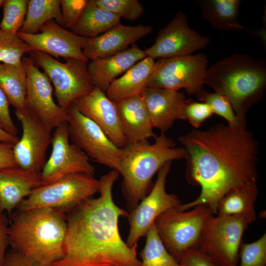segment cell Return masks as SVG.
Listing matches in <instances>:
<instances>
[{
    "instance_id": "obj_19",
    "label": "cell",
    "mask_w": 266,
    "mask_h": 266,
    "mask_svg": "<svg viewBox=\"0 0 266 266\" xmlns=\"http://www.w3.org/2000/svg\"><path fill=\"white\" fill-rule=\"evenodd\" d=\"M153 128L164 133L177 120H184L186 102L179 91L147 87L141 94Z\"/></svg>"
},
{
    "instance_id": "obj_15",
    "label": "cell",
    "mask_w": 266,
    "mask_h": 266,
    "mask_svg": "<svg viewBox=\"0 0 266 266\" xmlns=\"http://www.w3.org/2000/svg\"><path fill=\"white\" fill-rule=\"evenodd\" d=\"M210 41L209 36L189 27L187 15L180 10L160 31L154 44L144 51L146 57L154 60L185 56L206 47Z\"/></svg>"
},
{
    "instance_id": "obj_33",
    "label": "cell",
    "mask_w": 266,
    "mask_h": 266,
    "mask_svg": "<svg viewBox=\"0 0 266 266\" xmlns=\"http://www.w3.org/2000/svg\"><path fill=\"white\" fill-rule=\"evenodd\" d=\"M197 97L200 101L208 104L213 114L224 118L228 124L233 127L246 126V123L237 117L229 101L221 94L203 90Z\"/></svg>"
},
{
    "instance_id": "obj_22",
    "label": "cell",
    "mask_w": 266,
    "mask_h": 266,
    "mask_svg": "<svg viewBox=\"0 0 266 266\" xmlns=\"http://www.w3.org/2000/svg\"><path fill=\"white\" fill-rule=\"evenodd\" d=\"M145 57L144 51L133 44L122 52L91 61L88 72L94 87L105 93L113 81Z\"/></svg>"
},
{
    "instance_id": "obj_38",
    "label": "cell",
    "mask_w": 266,
    "mask_h": 266,
    "mask_svg": "<svg viewBox=\"0 0 266 266\" xmlns=\"http://www.w3.org/2000/svg\"><path fill=\"white\" fill-rule=\"evenodd\" d=\"M178 263L179 266H218L197 248L185 251Z\"/></svg>"
},
{
    "instance_id": "obj_7",
    "label": "cell",
    "mask_w": 266,
    "mask_h": 266,
    "mask_svg": "<svg viewBox=\"0 0 266 266\" xmlns=\"http://www.w3.org/2000/svg\"><path fill=\"white\" fill-rule=\"evenodd\" d=\"M206 205H199L189 211L168 209L154 221L158 235L169 253L179 263L187 250L198 248L202 229L212 215Z\"/></svg>"
},
{
    "instance_id": "obj_17",
    "label": "cell",
    "mask_w": 266,
    "mask_h": 266,
    "mask_svg": "<svg viewBox=\"0 0 266 266\" xmlns=\"http://www.w3.org/2000/svg\"><path fill=\"white\" fill-rule=\"evenodd\" d=\"M39 33L17 35L32 49L52 57L71 58L88 62L83 53L87 38L78 35L52 20L46 23Z\"/></svg>"
},
{
    "instance_id": "obj_10",
    "label": "cell",
    "mask_w": 266,
    "mask_h": 266,
    "mask_svg": "<svg viewBox=\"0 0 266 266\" xmlns=\"http://www.w3.org/2000/svg\"><path fill=\"white\" fill-rule=\"evenodd\" d=\"M208 60L203 54L159 59L155 63L148 87L179 91L197 96L203 90Z\"/></svg>"
},
{
    "instance_id": "obj_25",
    "label": "cell",
    "mask_w": 266,
    "mask_h": 266,
    "mask_svg": "<svg viewBox=\"0 0 266 266\" xmlns=\"http://www.w3.org/2000/svg\"><path fill=\"white\" fill-rule=\"evenodd\" d=\"M201 15L215 29L239 32L246 29L239 18L240 0H198Z\"/></svg>"
},
{
    "instance_id": "obj_36",
    "label": "cell",
    "mask_w": 266,
    "mask_h": 266,
    "mask_svg": "<svg viewBox=\"0 0 266 266\" xmlns=\"http://www.w3.org/2000/svg\"><path fill=\"white\" fill-rule=\"evenodd\" d=\"M213 113L208 104L202 101L187 100L184 108V120L198 129Z\"/></svg>"
},
{
    "instance_id": "obj_14",
    "label": "cell",
    "mask_w": 266,
    "mask_h": 266,
    "mask_svg": "<svg viewBox=\"0 0 266 266\" xmlns=\"http://www.w3.org/2000/svg\"><path fill=\"white\" fill-rule=\"evenodd\" d=\"M69 137L67 122L55 128L51 136V153L40 172L42 185L73 173L94 175L95 169L89 157L74 144H70Z\"/></svg>"
},
{
    "instance_id": "obj_26",
    "label": "cell",
    "mask_w": 266,
    "mask_h": 266,
    "mask_svg": "<svg viewBox=\"0 0 266 266\" xmlns=\"http://www.w3.org/2000/svg\"><path fill=\"white\" fill-rule=\"evenodd\" d=\"M121 18L97 5L95 0H88L82 15L70 30L78 35L94 38L120 24Z\"/></svg>"
},
{
    "instance_id": "obj_34",
    "label": "cell",
    "mask_w": 266,
    "mask_h": 266,
    "mask_svg": "<svg viewBox=\"0 0 266 266\" xmlns=\"http://www.w3.org/2000/svg\"><path fill=\"white\" fill-rule=\"evenodd\" d=\"M99 6L127 20L134 21L141 17L144 8L137 0H95Z\"/></svg>"
},
{
    "instance_id": "obj_37",
    "label": "cell",
    "mask_w": 266,
    "mask_h": 266,
    "mask_svg": "<svg viewBox=\"0 0 266 266\" xmlns=\"http://www.w3.org/2000/svg\"><path fill=\"white\" fill-rule=\"evenodd\" d=\"M88 0H60L62 26L71 29L82 15Z\"/></svg>"
},
{
    "instance_id": "obj_31",
    "label": "cell",
    "mask_w": 266,
    "mask_h": 266,
    "mask_svg": "<svg viewBox=\"0 0 266 266\" xmlns=\"http://www.w3.org/2000/svg\"><path fill=\"white\" fill-rule=\"evenodd\" d=\"M33 51L17 33L0 29V63L19 64L24 55Z\"/></svg>"
},
{
    "instance_id": "obj_2",
    "label": "cell",
    "mask_w": 266,
    "mask_h": 266,
    "mask_svg": "<svg viewBox=\"0 0 266 266\" xmlns=\"http://www.w3.org/2000/svg\"><path fill=\"white\" fill-rule=\"evenodd\" d=\"M119 174L112 170L102 176L99 197L85 199L66 214L64 255L51 266H141L137 244L129 246L119 231L120 217L129 213L113 199Z\"/></svg>"
},
{
    "instance_id": "obj_43",
    "label": "cell",
    "mask_w": 266,
    "mask_h": 266,
    "mask_svg": "<svg viewBox=\"0 0 266 266\" xmlns=\"http://www.w3.org/2000/svg\"><path fill=\"white\" fill-rule=\"evenodd\" d=\"M19 139L17 136L7 133L0 127V142L9 143L14 145Z\"/></svg>"
},
{
    "instance_id": "obj_1",
    "label": "cell",
    "mask_w": 266,
    "mask_h": 266,
    "mask_svg": "<svg viewBox=\"0 0 266 266\" xmlns=\"http://www.w3.org/2000/svg\"><path fill=\"white\" fill-rule=\"evenodd\" d=\"M179 141L186 153V180L201 189L197 199L179 205L177 211L206 205L216 214L218 203L227 192L257 180L259 144L246 126L219 123L205 130L195 129Z\"/></svg>"
},
{
    "instance_id": "obj_39",
    "label": "cell",
    "mask_w": 266,
    "mask_h": 266,
    "mask_svg": "<svg viewBox=\"0 0 266 266\" xmlns=\"http://www.w3.org/2000/svg\"><path fill=\"white\" fill-rule=\"evenodd\" d=\"M9 104L7 98L0 88V127L7 133L17 136L18 130L12 119Z\"/></svg>"
},
{
    "instance_id": "obj_27",
    "label": "cell",
    "mask_w": 266,
    "mask_h": 266,
    "mask_svg": "<svg viewBox=\"0 0 266 266\" xmlns=\"http://www.w3.org/2000/svg\"><path fill=\"white\" fill-rule=\"evenodd\" d=\"M257 180L240 184L230 190L219 200L217 215L231 216L255 213L258 196Z\"/></svg>"
},
{
    "instance_id": "obj_24",
    "label": "cell",
    "mask_w": 266,
    "mask_h": 266,
    "mask_svg": "<svg viewBox=\"0 0 266 266\" xmlns=\"http://www.w3.org/2000/svg\"><path fill=\"white\" fill-rule=\"evenodd\" d=\"M155 62L148 57L139 61L124 74L113 81L105 94L116 102L135 95H141L146 87Z\"/></svg>"
},
{
    "instance_id": "obj_35",
    "label": "cell",
    "mask_w": 266,
    "mask_h": 266,
    "mask_svg": "<svg viewBox=\"0 0 266 266\" xmlns=\"http://www.w3.org/2000/svg\"><path fill=\"white\" fill-rule=\"evenodd\" d=\"M239 266H266V233L251 243H241Z\"/></svg>"
},
{
    "instance_id": "obj_32",
    "label": "cell",
    "mask_w": 266,
    "mask_h": 266,
    "mask_svg": "<svg viewBox=\"0 0 266 266\" xmlns=\"http://www.w3.org/2000/svg\"><path fill=\"white\" fill-rule=\"evenodd\" d=\"M29 0H4L0 29L17 33L23 26Z\"/></svg>"
},
{
    "instance_id": "obj_29",
    "label": "cell",
    "mask_w": 266,
    "mask_h": 266,
    "mask_svg": "<svg viewBox=\"0 0 266 266\" xmlns=\"http://www.w3.org/2000/svg\"><path fill=\"white\" fill-rule=\"evenodd\" d=\"M52 20L62 26L60 0H29L26 18L19 32L29 34L38 33Z\"/></svg>"
},
{
    "instance_id": "obj_21",
    "label": "cell",
    "mask_w": 266,
    "mask_h": 266,
    "mask_svg": "<svg viewBox=\"0 0 266 266\" xmlns=\"http://www.w3.org/2000/svg\"><path fill=\"white\" fill-rule=\"evenodd\" d=\"M41 186L40 173L19 166L0 169V212L6 211L10 217L24 198Z\"/></svg>"
},
{
    "instance_id": "obj_40",
    "label": "cell",
    "mask_w": 266,
    "mask_h": 266,
    "mask_svg": "<svg viewBox=\"0 0 266 266\" xmlns=\"http://www.w3.org/2000/svg\"><path fill=\"white\" fill-rule=\"evenodd\" d=\"M8 222L3 212H0V266H4L6 250L10 245L8 234Z\"/></svg>"
},
{
    "instance_id": "obj_6",
    "label": "cell",
    "mask_w": 266,
    "mask_h": 266,
    "mask_svg": "<svg viewBox=\"0 0 266 266\" xmlns=\"http://www.w3.org/2000/svg\"><path fill=\"white\" fill-rule=\"evenodd\" d=\"M256 214L211 216L201 232L198 249L218 266H238L242 238Z\"/></svg>"
},
{
    "instance_id": "obj_4",
    "label": "cell",
    "mask_w": 266,
    "mask_h": 266,
    "mask_svg": "<svg viewBox=\"0 0 266 266\" xmlns=\"http://www.w3.org/2000/svg\"><path fill=\"white\" fill-rule=\"evenodd\" d=\"M204 84L229 101L237 117L246 115L260 101L266 90V62L243 54H233L207 69Z\"/></svg>"
},
{
    "instance_id": "obj_11",
    "label": "cell",
    "mask_w": 266,
    "mask_h": 266,
    "mask_svg": "<svg viewBox=\"0 0 266 266\" xmlns=\"http://www.w3.org/2000/svg\"><path fill=\"white\" fill-rule=\"evenodd\" d=\"M69 137L95 162L120 171L122 152L93 121L71 104L66 109Z\"/></svg>"
},
{
    "instance_id": "obj_23",
    "label": "cell",
    "mask_w": 266,
    "mask_h": 266,
    "mask_svg": "<svg viewBox=\"0 0 266 266\" xmlns=\"http://www.w3.org/2000/svg\"><path fill=\"white\" fill-rule=\"evenodd\" d=\"M123 133L128 143L147 140L154 133L149 116L141 95L115 102Z\"/></svg>"
},
{
    "instance_id": "obj_3",
    "label": "cell",
    "mask_w": 266,
    "mask_h": 266,
    "mask_svg": "<svg viewBox=\"0 0 266 266\" xmlns=\"http://www.w3.org/2000/svg\"><path fill=\"white\" fill-rule=\"evenodd\" d=\"M8 234L12 250L41 266H51L64 255L66 215L49 207L12 213Z\"/></svg>"
},
{
    "instance_id": "obj_20",
    "label": "cell",
    "mask_w": 266,
    "mask_h": 266,
    "mask_svg": "<svg viewBox=\"0 0 266 266\" xmlns=\"http://www.w3.org/2000/svg\"><path fill=\"white\" fill-rule=\"evenodd\" d=\"M149 25L126 26L119 24L97 37L87 38L83 53L89 61L122 52L130 45L150 34Z\"/></svg>"
},
{
    "instance_id": "obj_12",
    "label": "cell",
    "mask_w": 266,
    "mask_h": 266,
    "mask_svg": "<svg viewBox=\"0 0 266 266\" xmlns=\"http://www.w3.org/2000/svg\"><path fill=\"white\" fill-rule=\"evenodd\" d=\"M171 162L166 164L158 172L155 183L145 197L128 215L130 230L126 243L132 247L145 236L156 218L165 211L182 204L178 197L166 191V184Z\"/></svg>"
},
{
    "instance_id": "obj_44",
    "label": "cell",
    "mask_w": 266,
    "mask_h": 266,
    "mask_svg": "<svg viewBox=\"0 0 266 266\" xmlns=\"http://www.w3.org/2000/svg\"><path fill=\"white\" fill-rule=\"evenodd\" d=\"M4 0H0V6L2 5Z\"/></svg>"
},
{
    "instance_id": "obj_5",
    "label": "cell",
    "mask_w": 266,
    "mask_h": 266,
    "mask_svg": "<svg viewBox=\"0 0 266 266\" xmlns=\"http://www.w3.org/2000/svg\"><path fill=\"white\" fill-rule=\"evenodd\" d=\"M155 142L147 140L128 143L121 148L122 155L119 173L123 176L122 191L127 209L133 210L152 189V179L168 162L185 159V149L176 147L174 140L161 133Z\"/></svg>"
},
{
    "instance_id": "obj_16",
    "label": "cell",
    "mask_w": 266,
    "mask_h": 266,
    "mask_svg": "<svg viewBox=\"0 0 266 266\" xmlns=\"http://www.w3.org/2000/svg\"><path fill=\"white\" fill-rule=\"evenodd\" d=\"M27 66L25 108L38 116L51 129L66 122V110L54 100L53 87L47 76L30 57H24Z\"/></svg>"
},
{
    "instance_id": "obj_13",
    "label": "cell",
    "mask_w": 266,
    "mask_h": 266,
    "mask_svg": "<svg viewBox=\"0 0 266 266\" xmlns=\"http://www.w3.org/2000/svg\"><path fill=\"white\" fill-rule=\"evenodd\" d=\"M15 113L23 130L21 139L13 147L17 165L23 169L40 173L46 163L52 129L26 108L21 111H15Z\"/></svg>"
},
{
    "instance_id": "obj_42",
    "label": "cell",
    "mask_w": 266,
    "mask_h": 266,
    "mask_svg": "<svg viewBox=\"0 0 266 266\" xmlns=\"http://www.w3.org/2000/svg\"><path fill=\"white\" fill-rule=\"evenodd\" d=\"M3 266H41L11 249L5 255Z\"/></svg>"
},
{
    "instance_id": "obj_8",
    "label": "cell",
    "mask_w": 266,
    "mask_h": 266,
    "mask_svg": "<svg viewBox=\"0 0 266 266\" xmlns=\"http://www.w3.org/2000/svg\"><path fill=\"white\" fill-rule=\"evenodd\" d=\"M99 188V181L93 175L81 172L69 174L33 189L17 210L49 207L66 215L82 200L98 193Z\"/></svg>"
},
{
    "instance_id": "obj_30",
    "label": "cell",
    "mask_w": 266,
    "mask_h": 266,
    "mask_svg": "<svg viewBox=\"0 0 266 266\" xmlns=\"http://www.w3.org/2000/svg\"><path fill=\"white\" fill-rule=\"evenodd\" d=\"M145 236L144 247L139 253L141 266H179L161 240L154 223Z\"/></svg>"
},
{
    "instance_id": "obj_28",
    "label": "cell",
    "mask_w": 266,
    "mask_h": 266,
    "mask_svg": "<svg viewBox=\"0 0 266 266\" xmlns=\"http://www.w3.org/2000/svg\"><path fill=\"white\" fill-rule=\"evenodd\" d=\"M0 88L15 111L25 109L27 66L24 57L19 64L0 63Z\"/></svg>"
},
{
    "instance_id": "obj_9",
    "label": "cell",
    "mask_w": 266,
    "mask_h": 266,
    "mask_svg": "<svg viewBox=\"0 0 266 266\" xmlns=\"http://www.w3.org/2000/svg\"><path fill=\"white\" fill-rule=\"evenodd\" d=\"M30 58L41 67L47 76L55 90L58 105L66 108L76 99L94 88L88 72V62L67 58L61 62L44 53L33 50Z\"/></svg>"
},
{
    "instance_id": "obj_18",
    "label": "cell",
    "mask_w": 266,
    "mask_h": 266,
    "mask_svg": "<svg viewBox=\"0 0 266 266\" xmlns=\"http://www.w3.org/2000/svg\"><path fill=\"white\" fill-rule=\"evenodd\" d=\"M72 104L82 115L96 124L118 147L122 148L127 144L115 103L100 88L95 87L92 91L76 99Z\"/></svg>"
},
{
    "instance_id": "obj_41",
    "label": "cell",
    "mask_w": 266,
    "mask_h": 266,
    "mask_svg": "<svg viewBox=\"0 0 266 266\" xmlns=\"http://www.w3.org/2000/svg\"><path fill=\"white\" fill-rule=\"evenodd\" d=\"M14 145L11 143L0 142V169L18 166L14 156Z\"/></svg>"
}]
</instances>
